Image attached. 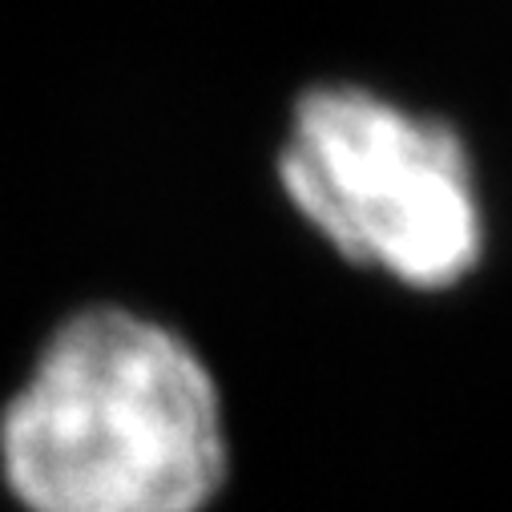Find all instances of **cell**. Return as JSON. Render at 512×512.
Here are the masks:
<instances>
[{
  "instance_id": "1",
  "label": "cell",
  "mask_w": 512,
  "mask_h": 512,
  "mask_svg": "<svg viewBox=\"0 0 512 512\" xmlns=\"http://www.w3.org/2000/svg\"><path fill=\"white\" fill-rule=\"evenodd\" d=\"M226 476L206 355L125 299L65 311L0 404V492L17 512H206Z\"/></svg>"
},
{
  "instance_id": "2",
  "label": "cell",
  "mask_w": 512,
  "mask_h": 512,
  "mask_svg": "<svg viewBox=\"0 0 512 512\" xmlns=\"http://www.w3.org/2000/svg\"><path fill=\"white\" fill-rule=\"evenodd\" d=\"M279 186L355 267L412 291L464 283L484 254V210L464 138L363 85H315L287 121Z\"/></svg>"
}]
</instances>
